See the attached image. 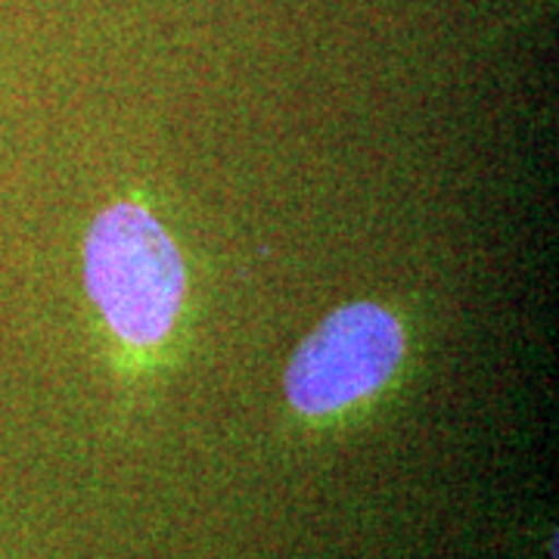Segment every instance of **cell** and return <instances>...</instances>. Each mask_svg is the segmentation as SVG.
Instances as JSON below:
<instances>
[{"instance_id": "obj_2", "label": "cell", "mask_w": 559, "mask_h": 559, "mask_svg": "<svg viewBox=\"0 0 559 559\" xmlns=\"http://www.w3.org/2000/svg\"><path fill=\"white\" fill-rule=\"evenodd\" d=\"M407 355L401 320L377 301H348L299 342L283 389L289 407L308 419L340 417L392 382Z\"/></svg>"}, {"instance_id": "obj_1", "label": "cell", "mask_w": 559, "mask_h": 559, "mask_svg": "<svg viewBox=\"0 0 559 559\" xmlns=\"http://www.w3.org/2000/svg\"><path fill=\"white\" fill-rule=\"evenodd\" d=\"M84 289L119 352L146 364L178 330L187 305L180 246L140 200H116L84 237Z\"/></svg>"}]
</instances>
